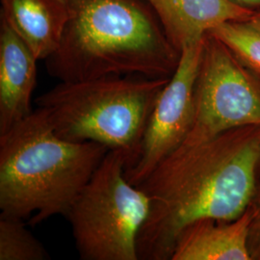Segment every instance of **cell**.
<instances>
[{"mask_svg":"<svg viewBox=\"0 0 260 260\" xmlns=\"http://www.w3.org/2000/svg\"><path fill=\"white\" fill-rule=\"evenodd\" d=\"M1 18L46 61L60 45L70 13L65 0H1Z\"/></svg>","mask_w":260,"mask_h":260,"instance_id":"cell-11","label":"cell"},{"mask_svg":"<svg viewBox=\"0 0 260 260\" xmlns=\"http://www.w3.org/2000/svg\"><path fill=\"white\" fill-rule=\"evenodd\" d=\"M252 211L236 220H205L187 228L179 236L171 260H251L248 247Z\"/></svg>","mask_w":260,"mask_h":260,"instance_id":"cell-10","label":"cell"},{"mask_svg":"<svg viewBox=\"0 0 260 260\" xmlns=\"http://www.w3.org/2000/svg\"><path fill=\"white\" fill-rule=\"evenodd\" d=\"M247 125H260V84L222 42L207 33L196 81L195 120L183 143Z\"/></svg>","mask_w":260,"mask_h":260,"instance_id":"cell-6","label":"cell"},{"mask_svg":"<svg viewBox=\"0 0 260 260\" xmlns=\"http://www.w3.org/2000/svg\"><path fill=\"white\" fill-rule=\"evenodd\" d=\"M233 1L240 6L252 11L260 10V0H233Z\"/></svg>","mask_w":260,"mask_h":260,"instance_id":"cell-15","label":"cell"},{"mask_svg":"<svg viewBox=\"0 0 260 260\" xmlns=\"http://www.w3.org/2000/svg\"><path fill=\"white\" fill-rule=\"evenodd\" d=\"M259 162L260 125L181 144L138 186L150 200L139 260L172 259L179 236L198 222L239 218L255 194Z\"/></svg>","mask_w":260,"mask_h":260,"instance_id":"cell-1","label":"cell"},{"mask_svg":"<svg viewBox=\"0 0 260 260\" xmlns=\"http://www.w3.org/2000/svg\"><path fill=\"white\" fill-rule=\"evenodd\" d=\"M109 150L62 139L37 107L0 135V216L31 225L66 216Z\"/></svg>","mask_w":260,"mask_h":260,"instance_id":"cell-3","label":"cell"},{"mask_svg":"<svg viewBox=\"0 0 260 260\" xmlns=\"http://www.w3.org/2000/svg\"><path fill=\"white\" fill-rule=\"evenodd\" d=\"M179 52L203 40L214 28L258 15L233 0H145Z\"/></svg>","mask_w":260,"mask_h":260,"instance_id":"cell-9","label":"cell"},{"mask_svg":"<svg viewBox=\"0 0 260 260\" xmlns=\"http://www.w3.org/2000/svg\"><path fill=\"white\" fill-rule=\"evenodd\" d=\"M43 244L30 233L22 220L0 216V260H47Z\"/></svg>","mask_w":260,"mask_h":260,"instance_id":"cell-13","label":"cell"},{"mask_svg":"<svg viewBox=\"0 0 260 260\" xmlns=\"http://www.w3.org/2000/svg\"><path fill=\"white\" fill-rule=\"evenodd\" d=\"M222 42L247 69L260 76V16L232 20L208 32Z\"/></svg>","mask_w":260,"mask_h":260,"instance_id":"cell-12","label":"cell"},{"mask_svg":"<svg viewBox=\"0 0 260 260\" xmlns=\"http://www.w3.org/2000/svg\"><path fill=\"white\" fill-rule=\"evenodd\" d=\"M205 38L184 47L176 71L158 96L141 143L138 157L125 169L139 186L185 141L195 120V87Z\"/></svg>","mask_w":260,"mask_h":260,"instance_id":"cell-7","label":"cell"},{"mask_svg":"<svg viewBox=\"0 0 260 260\" xmlns=\"http://www.w3.org/2000/svg\"><path fill=\"white\" fill-rule=\"evenodd\" d=\"M128 163L126 151L110 149L66 215L80 259L139 260L150 200L127 180Z\"/></svg>","mask_w":260,"mask_h":260,"instance_id":"cell-5","label":"cell"},{"mask_svg":"<svg viewBox=\"0 0 260 260\" xmlns=\"http://www.w3.org/2000/svg\"><path fill=\"white\" fill-rule=\"evenodd\" d=\"M39 61L9 23L0 17V135L33 110Z\"/></svg>","mask_w":260,"mask_h":260,"instance_id":"cell-8","label":"cell"},{"mask_svg":"<svg viewBox=\"0 0 260 260\" xmlns=\"http://www.w3.org/2000/svg\"><path fill=\"white\" fill-rule=\"evenodd\" d=\"M259 164H260V162H259Z\"/></svg>","mask_w":260,"mask_h":260,"instance_id":"cell-16","label":"cell"},{"mask_svg":"<svg viewBox=\"0 0 260 260\" xmlns=\"http://www.w3.org/2000/svg\"><path fill=\"white\" fill-rule=\"evenodd\" d=\"M252 211L248 247L252 259L260 260V193L256 190L251 205Z\"/></svg>","mask_w":260,"mask_h":260,"instance_id":"cell-14","label":"cell"},{"mask_svg":"<svg viewBox=\"0 0 260 260\" xmlns=\"http://www.w3.org/2000/svg\"><path fill=\"white\" fill-rule=\"evenodd\" d=\"M170 78L106 76L59 83L38 96L56 134L121 149L134 163L158 96Z\"/></svg>","mask_w":260,"mask_h":260,"instance_id":"cell-4","label":"cell"},{"mask_svg":"<svg viewBox=\"0 0 260 260\" xmlns=\"http://www.w3.org/2000/svg\"><path fill=\"white\" fill-rule=\"evenodd\" d=\"M70 13L60 45L46 60L59 81L138 75L170 78L180 52L145 0H65Z\"/></svg>","mask_w":260,"mask_h":260,"instance_id":"cell-2","label":"cell"}]
</instances>
